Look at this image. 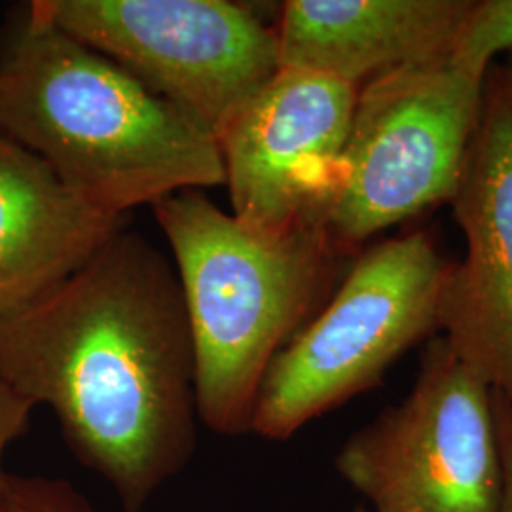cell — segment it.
<instances>
[{"instance_id": "11", "label": "cell", "mask_w": 512, "mask_h": 512, "mask_svg": "<svg viewBox=\"0 0 512 512\" xmlns=\"http://www.w3.org/2000/svg\"><path fill=\"white\" fill-rule=\"evenodd\" d=\"M128 224L78 198L27 148L0 135V319L86 266Z\"/></svg>"}, {"instance_id": "14", "label": "cell", "mask_w": 512, "mask_h": 512, "mask_svg": "<svg viewBox=\"0 0 512 512\" xmlns=\"http://www.w3.org/2000/svg\"><path fill=\"white\" fill-rule=\"evenodd\" d=\"M33 408V404L25 401L0 376V490L6 480V473L2 469L6 450L14 440L25 433Z\"/></svg>"}, {"instance_id": "8", "label": "cell", "mask_w": 512, "mask_h": 512, "mask_svg": "<svg viewBox=\"0 0 512 512\" xmlns=\"http://www.w3.org/2000/svg\"><path fill=\"white\" fill-rule=\"evenodd\" d=\"M359 90L281 67L220 133L232 215L260 232L323 226Z\"/></svg>"}, {"instance_id": "13", "label": "cell", "mask_w": 512, "mask_h": 512, "mask_svg": "<svg viewBox=\"0 0 512 512\" xmlns=\"http://www.w3.org/2000/svg\"><path fill=\"white\" fill-rule=\"evenodd\" d=\"M0 512H92L73 488L46 478L8 476L0 490Z\"/></svg>"}, {"instance_id": "15", "label": "cell", "mask_w": 512, "mask_h": 512, "mask_svg": "<svg viewBox=\"0 0 512 512\" xmlns=\"http://www.w3.org/2000/svg\"><path fill=\"white\" fill-rule=\"evenodd\" d=\"M494 406L501 456H503V471H505L501 512H512V404L501 395L494 393Z\"/></svg>"}, {"instance_id": "4", "label": "cell", "mask_w": 512, "mask_h": 512, "mask_svg": "<svg viewBox=\"0 0 512 512\" xmlns=\"http://www.w3.org/2000/svg\"><path fill=\"white\" fill-rule=\"evenodd\" d=\"M450 268L425 234L387 239L361 256L329 306L275 355L249 433L289 439L380 384L403 353L439 327Z\"/></svg>"}, {"instance_id": "10", "label": "cell", "mask_w": 512, "mask_h": 512, "mask_svg": "<svg viewBox=\"0 0 512 512\" xmlns=\"http://www.w3.org/2000/svg\"><path fill=\"white\" fill-rule=\"evenodd\" d=\"M469 0H289L275 29L279 65L366 84L450 57Z\"/></svg>"}, {"instance_id": "5", "label": "cell", "mask_w": 512, "mask_h": 512, "mask_svg": "<svg viewBox=\"0 0 512 512\" xmlns=\"http://www.w3.org/2000/svg\"><path fill=\"white\" fill-rule=\"evenodd\" d=\"M486 78L450 57L363 86L325 217L334 247L452 202L482 112Z\"/></svg>"}, {"instance_id": "6", "label": "cell", "mask_w": 512, "mask_h": 512, "mask_svg": "<svg viewBox=\"0 0 512 512\" xmlns=\"http://www.w3.org/2000/svg\"><path fill=\"white\" fill-rule=\"evenodd\" d=\"M336 469L372 512H501L492 387L433 340L410 395L351 435Z\"/></svg>"}, {"instance_id": "16", "label": "cell", "mask_w": 512, "mask_h": 512, "mask_svg": "<svg viewBox=\"0 0 512 512\" xmlns=\"http://www.w3.org/2000/svg\"><path fill=\"white\" fill-rule=\"evenodd\" d=\"M351 512H372L370 509H366V507H359V509H355V511Z\"/></svg>"}, {"instance_id": "3", "label": "cell", "mask_w": 512, "mask_h": 512, "mask_svg": "<svg viewBox=\"0 0 512 512\" xmlns=\"http://www.w3.org/2000/svg\"><path fill=\"white\" fill-rule=\"evenodd\" d=\"M173 253L196 359L198 418L215 433H249L275 355L300 330L329 270L323 226L260 232L203 190L152 205Z\"/></svg>"}, {"instance_id": "12", "label": "cell", "mask_w": 512, "mask_h": 512, "mask_svg": "<svg viewBox=\"0 0 512 512\" xmlns=\"http://www.w3.org/2000/svg\"><path fill=\"white\" fill-rule=\"evenodd\" d=\"M512 50V0L473 2L454 40L450 63L486 78L495 55Z\"/></svg>"}, {"instance_id": "9", "label": "cell", "mask_w": 512, "mask_h": 512, "mask_svg": "<svg viewBox=\"0 0 512 512\" xmlns=\"http://www.w3.org/2000/svg\"><path fill=\"white\" fill-rule=\"evenodd\" d=\"M454 209L467 253L452 266L439 329L465 365L512 404V80H486Z\"/></svg>"}, {"instance_id": "17", "label": "cell", "mask_w": 512, "mask_h": 512, "mask_svg": "<svg viewBox=\"0 0 512 512\" xmlns=\"http://www.w3.org/2000/svg\"><path fill=\"white\" fill-rule=\"evenodd\" d=\"M509 74H511V80H512V69H511V71H509Z\"/></svg>"}, {"instance_id": "1", "label": "cell", "mask_w": 512, "mask_h": 512, "mask_svg": "<svg viewBox=\"0 0 512 512\" xmlns=\"http://www.w3.org/2000/svg\"><path fill=\"white\" fill-rule=\"evenodd\" d=\"M0 376L52 408L82 463L137 512L196 442V359L175 264L128 226L0 319Z\"/></svg>"}, {"instance_id": "2", "label": "cell", "mask_w": 512, "mask_h": 512, "mask_svg": "<svg viewBox=\"0 0 512 512\" xmlns=\"http://www.w3.org/2000/svg\"><path fill=\"white\" fill-rule=\"evenodd\" d=\"M0 135L110 215L224 184L202 124L29 6L0 44Z\"/></svg>"}, {"instance_id": "7", "label": "cell", "mask_w": 512, "mask_h": 512, "mask_svg": "<svg viewBox=\"0 0 512 512\" xmlns=\"http://www.w3.org/2000/svg\"><path fill=\"white\" fill-rule=\"evenodd\" d=\"M29 8L215 139L281 69L274 27L228 0H35Z\"/></svg>"}]
</instances>
